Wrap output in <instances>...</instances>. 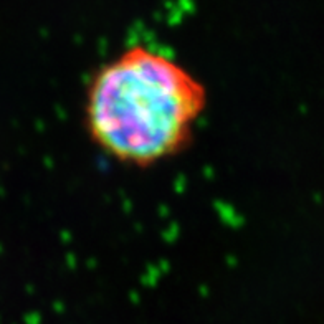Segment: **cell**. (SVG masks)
<instances>
[{"instance_id": "6da1fadb", "label": "cell", "mask_w": 324, "mask_h": 324, "mask_svg": "<svg viewBox=\"0 0 324 324\" xmlns=\"http://www.w3.org/2000/svg\"><path fill=\"white\" fill-rule=\"evenodd\" d=\"M209 103L207 88L164 53L134 45L105 63L85 95V127L109 159L152 167L190 144Z\"/></svg>"}]
</instances>
